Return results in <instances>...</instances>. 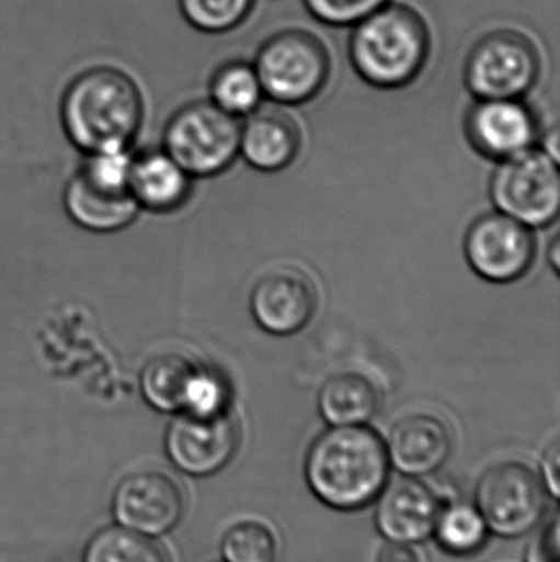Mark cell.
<instances>
[{
	"mask_svg": "<svg viewBox=\"0 0 560 562\" xmlns=\"http://www.w3.org/2000/svg\"><path fill=\"white\" fill-rule=\"evenodd\" d=\"M384 438L367 425L331 426L309 446L305 479L325 507L358 512L377 502L390 482Z\"/></svg>",
	"mask_w": 560,
	"mask_h": 562,
	"instance_id": "1",
	"label": "cell"
},
{
	"mask_svg": "<svg viewBox=\"0 0 560 562\" xmlns=\"http://www.w3.org/2000/svg\"><path fill=\"white\" fill-rule=\"evenodd\" d=\"M59 114L69 140L85 154L127 150L144 119V98L127 72L95 66L69 82Z\"/></svg>",
	"mask_w": 560,
	"mask_h": 562,
	"instance_id": "2",
	"label": "cell"
},
{
	"mask_svg": "<svg viewBox=\"0 0 560 562\" xmlns=\"http://www.w3.org/2000/svg\"><path fill=\"white\" fill-rule=\"evenodd\" d=\"M430 48V30L416 10L401 3H385L354 25L348 58L368 85L398 89L418 78Z\"/></svg>",
	"mask_w": 560,
	"mask_h": 562,
	"instance_id": "3",
	"label": "cell"
},
{
	"mask_svg": "<svg viewBox=\"0 0 560 562\" xmlns=\"http://www.w3.org/2000/svg\"><path fill=\"white\" fill-rule=\"evenodd\" d=\"M132 157L127 150L88 155L65 190L69 217L91 233H115L134 223L138 204L128 187Z\"/></svg>",
	"mask_w": 560,
	"mask_h": 562,
	"instance_id": "4",
	"label": "cell"
},
{
	"mask_svg": "<svg viewBox=\"0 0 560 562\" xmlns=\"http://www.w3.org/2000/svg\"><path fill=\"white\" fill-rule=\"evenodd\" d=\"M256 76L263 94L283 105L311 101L331 72L324 43L306 30H285L263 43L256 53Z\"/></svg>",
	"mask_w": 560,
	"mask_h": 562,
	"instance_id": "5",
	"label": "cell"
},
{
	"mask_svg": "<svg viewBox=\"0 0 560 562\" xmlns=\"http://www.w3.org/2000/svg\"><path fill=\"white\" fill-rule=\"evenodd\" d=\"M239 117L213 101L181 108L164 131V151L190 177H214L230 167L239 155Z\"/></svg>",
	"mask_w": 560,
	"mask_h": 562,
	"instance_id": "6",
	"label": "cell"
},
{
	"mask_svg": "<svg viewBox=\"0 0 560 562\" xmlns=\"http://www.w3.org/2000/svg\"><path fill=\"white\" fill-rule=\"evenodd\" d=\"M473 505L489 533L516 540L533 533L545 520L548 492L538 472L525 462H499L477 481Z\"/></svg>",
	"mask_w": 560,
	"mask_h": 562,
	"instance_id": "7",
	"label": "cell"
},
{
	"mask_svg": "<svg viewBox=\"0 0 560 562\" xmlns=\"http://www.w3.org/2000/svg\"><path fill=\"white\" fill-rule=\"evenodd\" d=\"M490 194L500 213L529 229L548 226L560 210L558 161L541 148L505 158L493 171Z\"/></svg>",
	"mask_w": 560,
	"mask_h": 562,
	"instance_id": "8",
	"label": "cell"
},
{
	"mask_svg": "<svg viewBox=\"0 0 560 562\" xmlns=\"http://www.w3.org/2000/svg\"><path fill=\"white\" fill-rule=\"evenodd\" d=\"M541 58L535 43L516 30L480 38L467 56V88L479 99H519L538 81Z\"/></svg>",
	"mask_w": 560,
	"mask_h": 562,
	"instance_id": "9",
	"label": "cell"
},
{
	"mask_svg": "<svg viewBox=\"0 0 560 562\" xmlns=\"http://www.w3.org/2000/svg\"><path fill=\"white\" fill-rule=\"evenodd\" d=\"M240 445V426L230 412L178 413L164 436L170 461L191 477H210L227 468Z\"/></svg>",
	"mask_w": 560,
	"mask_h": 562,
	"instance_id": "10",
	"label": "cell"
},
{
	"mask_svg": "<svg viewBox=\"0 0 560 562\" xmlns=\"http://www.w3.org/2000/svg\"><path fill=\"white\" fill-rule=\"evenodd\" d=\"M464 249L477 276L493 283H510L532 269L536 244L529 227L499 211L470 226Z\"/></svg>",
	"mask_w": 560,
	"mask_h": 562,
	"instance_id": "11",
	"label": "cell"
},
{
	"mask_svg": "<svg viewBox=\"0 0 560 562\" xmlns=\"http://www.w3.org/2000/svg\"><path fill=\"white\" fill-rule=\"evenodd\" d=\"M112 510L122 527L147 537H160L170 533L183 520L186 495L164 472H137L115 488Z\"/></svg>",
	"mask_w": 560,
	"mask_h": 562,
	"instance_id": "12",
	"label": "cell"
},
{
	"mask_svg": "<svg viewBox=\"0 0 560 562\" xmlns=\"http://www.w3.org/2000/svg\"><path fill=\"white\" fill-rule=\"evenodd\" d=\"M318 307L315 283L301 270L279 267L256 281L250 311L273 336H292L308 326Z\"/></svg>",
	"mask_w": 560,
	"mask_h": 562,
	"instance_id": "13",
	"label": "cell"
},
{
	"mask_svg": "<svg viewBox=\"0 0 560 562\" xmlns=\"http://www.w3.org/2000/svg\"><path fill=\"white\" fill-rule=\"evenodd\" d=\"M441 501L436 492L416 477L388 482L377 498L375 527L387 541L421 544L434 535Z\"/></svg>",
	"mask_w": 560,
	"mask_h": 562,
	"instance_id": "14",
	"label": "cell"
},
{
	"mask_svg": "<svg viewBox=\"0 0 560 562\" xmlns=\"http://www.w3.org/2000/svg\"><path fill=\"white\" fill-rule=\"evenodd\" d=\"M538 127L519 99H479L467 114L470 144L493 160H505L535 144Z\"/></svg>",
	"mask_w": 560,
	"mask_h": 562,
	"instance_id": "15",
	"label": "cell"
},
{
	"mask_svg": "<svg viewBox=\"0 0 560 562\" xmlns=\"http://www.w3.org/2000/svg\"><path fill=\"white\" fill-rule=\"evenodd\" d=\"M391 468L404 477H430L444 468L454 448L449 426L434 415L404 416L391 428L387 442Z\"/></svg>",
	"mask_w": 560,
	"mask_h": 562,
	"instance_id": "16",
	"label": "cell"
},
{
	"mask_svg": "<svg viewBox=\"0 0 560 562\" xmlns=\"http://www.w3.org/2000/svg\"><path fill=\"white\" fill-rule=\"evenodd\" d=\"M299 128L285 112L266 109L252 112L240 128L239 151L250 167L260 171H279L288 167L299 151Z\"/></svg>",
	"mask_w": 560,
	"mask_h": 562,
	"instance_id": "17",
	"label": "cell"
},
{
	"mask_svg": "<svg viewBox=\"0 0 560 562\" xmlns=\"http://www.w3.org/2000/svg\"><path fill=\"white\" fill-rule=\"evenodd\" d=\"M191 177L167 154L148 151L132 158V196L141 210L171 213L186 203L191 193Z\"/></svg>",
	"mask_w": 560,
	"mask_h": 562,
	"instance_id": "18",
	"label": "cell"
},
{
	"mask_svg": "<svg viewBox=\"0 0 560 562\" xmlns=\"http://www.w3.org/2000/svg\"><path fill=\"white\" fill-rule=\"evenodd\" d=\"M380 406L377 386L357 372L332 376L322 385L318 408L322 419L331 426L367 425Z\"/></svg>",
	"mask_w": 560,
	"mask_h": 562,
	"instance_id": "19",
	"label": "cell"
},
{
	"mask_svg": "<svg viewBox=\"0 0 560 562\" xmlns=\"http://www.w3.org/2000/svg\"><path fill=\"white\" fill-rule=\"evenodd\" d=\"M199 363L181 353L155 357L141 370L140 390L158 412H183L191 376Z\"/></svg>",
	"mask_w": 560,
	"mask_h": 562,
	"instance_id": "20",
	"label": "cell"
},
{
	"mask_svg": "<svg viewBox=\"0 0 560 562\" xmlns=\"http://www.w3.org/2000/svg\"><path fill=\"white\" fill-rule=\"evenodd\" d=\"M82 562H171L167 550L147 535L128 528H105L85 547Z\"/></svg>",
	"mask_w": 560,
	"mask_h": 562,
	"instance_id": "21",
	"label": "cell"
},
{
	"mask_svg": "<svg viewBox=\"0 0 560 562\" xmlns=\"http://www.w3.org/2000/svg\"><path fill=\"white\" fill-rule=\"evenodd\" d=\"M441 550L450 557H472L485 547L489 530L476 505L454 504L443 508L434 528Z\"/></svg>",
	"mask_w": 560,
	"mask_h": 562,
	"instance_id": "22",
	"label": "cell"
},
{
	"mask_svg": "<svg viewBox=\"0 0 560 562\" xmlns=\"http://www.w3.org/2000/svg\"><path fill=\"white\" fill-rule=\"evenodd\" d=\"M262 98V85L249 63H227L217 69L210 81V101L236 117L252 114Z\"/></svg>",
	"mask_w": 560,
	"mask_h": 562,
	"instance_id": "23",
	"label": "cell"
},
{
	"mask_svg": "<svg viewBox=\"0 0 560 562\" xmlns=\"http://www.w3.org/2000/svg\"><path fill=\"white\" fill-rule=\"evenodd\" d=\"M220 554L224 562H275L278 541L268 525L243 520L224 533Z\"/></svg>",
	"mask_w": 560,
	"mask_h": 562,
	"instance_id": "24",
	"label": "cell"
},
{
	"mask_svg": "<svg viewBox=\"0 0 560 562\" xmlns=\"http://www.w3.org/2000/svg\"><path fill=\"white\" fill-rule=\"evenodd\" d=\"M191 26L206 33H224L249 16L253 0H178Z\"/></svg>",
	"mask_w": 560,
	"mask_h": 562,
	"instance_id": "25",
	"label": "cell"
},
{
	"mask_svg": "<svg viewBox=\"0 0 560 562\" xmlns=\"http://www.w3.org/2000/svg\"><path fill=\"white\" fill-rule=\"evenodd\" d=\"M230 389L226 376L213 367L199 366L191 376L183 412L193 415H217L229 412Z\"/></svg>",
	"mask_w": 560,
	"mask_h": 562,
	"instance_id": "26",
	"label": "cell"
},
{
	"mask_svg": "<svg viewBox=\"0 0 560 562\" xmlns=\"http://www.w3.org/2000/svg\"><path fill=\"white\" fill-rule=\"evenodd\" d=\"M388 0H305L318 22L331 26H354L377 12Z\"/></svg>",
	"mask_w": 560,
	"mask_h": 562,
	"instance_id": "27",
	"label": "cell"
},
{
	"mask_svg": "<svg viewBox=\"0 0 560 562\" xmlns=\"http://www.w3.org/2000/svg\"><path fill=\"white\" fill-rule=\"evenodd\" d=\"M526 548L525 562H560V518L558 512L536 528Z\"/></svg>",
	"mask_w": 560,
	"mask_h": 562,
	"instance_id": "28",
	"label": "cell"
},
{
	"mask_svg": "<svg viewBox=\"0 0 560 562\" xmlns=\"http://www.w3.org/2000/svg\"><path fill=\"white\" fill-rule=\"evenodd\" d=\"M541 477L546 492L558 501L560 495V441L559 438L552 439L546 446L541 458Z\"/></svg>",
	"mask_w": 560,
	"mask_h": 562,
	"instance_id": "29",
	"label": "cell"
},
{
	"mask_svg": "<svg viewBox=\"0 0 560 562\" xmlns=\"http://www.w3.org/2000/svg\"><path fill=\"white\" fill-rule=\"evenodd\" d=\"M375 562H423L420 554L414 550L413 544L393 543L388 541L381 550L378 551Z\"/></svg>",
	"mask_w": 560,
	"mask_h": 562,
	"instance_id": "30",
	"label": "cell"
},
{
	"mask_svg": "<svg viewBox=\"0 0 560 562\" xmlns=\"http://www.w3.org/2000/svg\"><path fill=\"white\" fill-rule=\"evenodd\" d=\"M548 260L551 263L552 270L559 273L560 269V239L558 236L552 239L551 246L548 249Z\"/></svg>",
	"mask_w": 560,
	"mask_h": 562,
	"instance_id": "31",
	"label": "cell"
}]
</instances>
